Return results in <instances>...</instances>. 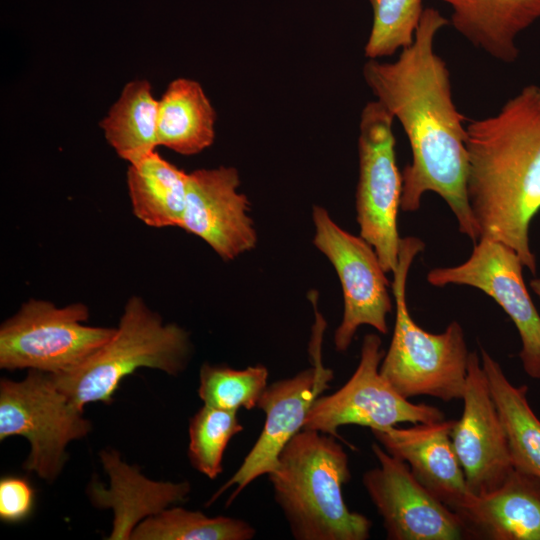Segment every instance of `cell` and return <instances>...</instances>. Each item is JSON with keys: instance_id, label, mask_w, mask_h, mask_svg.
Listing matches in <instances>:
<instances>
[{"instance_id": "cell-1", "label": "cell", "mask_w": 540, "mask_h": 540, "mask_svg": "<svg viewBox=\"0 0 540 540\" xmlns=\"http://www.w3.org/2000/svg\"><path fill=\"white\" fill-rule=\"evenodd\" d=\"M448 24L438 10L424 9L413 43L394 62L368 59L363 77L376 100L400 122L411 147L400 208L414 212L422 196L434 192L450 207L459 231L475 244L480 230L467 195V129L453 101L449 69L434 49L437 32Z\"/></svg>"}, {"instance_id": "cell-2", "label": "cell", "mask_w": 540, "mask_h": 540, "mask_svg": "<svg viewBox=\"0 0 540 540\" xmlns=\"http://www.w3.org/2000/svg\"><path fill=\"white\" fill-rule=\"evenodd\" d=\"M466 129L467 195L480 238L511 247L535 274L529 228L540 211V87H523Z\"/></svg>"}, {"instance_id": "cell-3", "label": "cell", "mask_w": 540, "mask_h": 540, "mask_svg": "<svg viewBox=\"0 0 540 540\" xmlns=\"http://www.w3.org/2000/svg\"><path fill=\"white\" fill-rule=\"evenodd\" d=\"M274 498L296 540H367L372 523L349 510L343 486L348 455L332 435L301 429L267 474Z\"/></svg>"}, {"instance_id": "cell-4", "label": "cell", "mask_w": 540, "mask_h": 540, "mask_svg": "<svg viewBox=\"0 0 540 540\" xmlns=\"http://www.w3.org/2000/svg\"><path fill=\"white\" fill-rule=\"evenodd\" d=\"M417 237L401 239L399 258L391 284L395 324L380 374L402 397L431 396L444 402L464 394L469 351L458 321L439 334L425 331L412 319L406 302V283L414 258L424 249Z\"/></svg>"}, {"instance_id": "cell-5", "label": "cell", "mask_w": 540, "mask_h": 540, "mask_svg": "<svg viewBox=\"0 0 540 540\" xmlns=\"http://www.w3.org/2000/svg\"><path fill=\"white\" fill-rule=\"evenodd\" d=\"M191 342L182 327L162 318L137 296L125 304L112 338L78 366L51 377L77 406L109 403L122 379L140 368L157 369L170 376L183 372Z\"/></svg>"}, {"instance_id": "cell-6", "label": "cell", "mask_w": 540, "mask_h": 540, "mask_svg": "<svg viewBox=\"0 0 540 540\" xmlns=\"http://www.w3.org/2000/svg\"><path fill=\"white\" fill-rule=\"evenodd\" d=\"M91 429L84 409L57 387L49 373L28 370L21 381L0 380V441L10 436L28 440L26 471L53 482L67 460V445Z\"/></svg>"}, {"instance_id": "cell-7", "label": "cell", "mask_w": 540, "mask_h": 540, "mask_svg": "<svg viewBox=\"0 0 540 540\" xmlns=\"http://www.w3.org/2000/svg\"><path fill=\"white\" fill-rule=\"evenodd\" d=\"M83 303L62 308L31 299L0 327V368L57 374L94 354L115 333L113 327L88 326Z\"/></svg>"}, {"instance_id": "cell-8", "label": "cell", "mask_w": 540, "mask_h": 540, "mask_svg": "<svg viewBox=\"0 0 540 540\" xmlns=\"http://www.w3.org/2000/svg\"><path fill=\"white\" fill-rule=\"evenodd\" d=\"M393 120L380 102L370 101L361 112L358 137L357 222L360 236L374 248L386 273L397 267L402 239L397 227L402 174L396 164Z\"/></svg>"}, {"instance_id": "cell-9", "label": "cell", "mask_w": 540, "mask_h": 540, "mask_svg": "<svg viewBox=\"0 0 540 540\" xmlns=\"http://www.w3.org/2000/svg\"><path fill=\"white\" fill-rule=\"evenodd\" d=\"M381 344L377 334L364 336L356 370L340 389L316 398L302 429L340 437L338 429L346 425L372 430L445 419L437 407L413 403L399 395L381 376L379 369L385 354Z\"/></svg>"}, {"instance_id": "cell-10", "label": "cell", "mask_w": 540, "mask_h": 540, "mask_svg": "<svg viewBox=\"0 0 540 540\" xmlns=\"http://www.w3.org/2000/svg\"><path fill=\"white\" fill-rule=\"evenodd\" d=\"M313 304L316 320L310 343L312 367L266 387L257 406L265 413L263 429L240 467L211 496L207 506L233 488L226 502V506H230L249 484L258 477L269 474L285 445L303 428L313 402L329 388L334 373L323 366L321 360V344L326 324L317 310V303Z\"/></svg>"}, {"instance_id": "cell-11", "label": "cell", "mask_w": 540, "mask_h": 540, "mask_svg": "<svg viewBox=\"0 0 540 540\" xmlns=\"http://www.w3.org/2000/svg\"><path fill=\"white\" fill-rule=\"evenodd\" d=\"M312 219L313 243L335 268L342 287L344 311L334 345L343 353L362 325L388 333L387 315L392 310L389 282L377 253L366 240L338 226L321 206L313 207Z\"/></svg>"}, {"instance_id": "cell-12", "label": "cell", "mask_w": 540, "mask_h": 540, "mask_svg": "<svg viewBox=\"0 0 540 540\" xmlns=\"http://www.w3.org/2000/svg\"><path fill=\"white\" fill-rule=\"evenodd\" d=\"M523 267L511 247L481 237L465 262L434 268L426 279L435 287L471 286L493 298L518 331L522 344L519 358L524 372L532 379H540V315L524 283Z\"/></svg>"}, {"instance_id": "cell-13", "label": "cell", "mask_w": 540, "mask_h": 540, "mask_svg": "<svg viewBox=\"0 0 540 540\" xmlns=\"http://www.w3.org/2000/svg\"><path fill=\"white\" fill-rule=\"evenodd\" d=\"M371 449L379 465L364 472L362 483L382 518L387 539L466 538L458 514L431 494L405 462L387 453L378 442Z\"/></svg>"}, {"instance_id": "cell-14", "label": "cell", "mask_w": 540, "mask_h": 540, "mask_svg": "<svg viewBox=\"0 0 540 540\" xmlns=\"http://www.w3.org/2000/svg\"><path fill=\"white\" fill-rule=\"evenodd\" d=\"M463 411L451 439L469 493L483 495L499 488L514 470L506 435L491 396L481 359L469 353Z\"/></svg>"}, {"instance_id": "cell-15", "label": "cell", "mask_w": 540, "mask_h": 540, "mask_svg": "<svg viewBox=\"0 0 540 540\" xmlns=\"http://www.w3.org/2000/svg\"><path fill=\"white\" fill-rule=\"evenodd\" d=\"M234 167L219 166L188 173L180 228L204 240L223 260L252 250L257 243L246 195L238 191Z\"/></svg>"}, {"instance_id": "cell-16", "label": "cell", "mask_w": 540, "mask_h": 540, "mask_svg": "<svg viewBox=\"0 0 540 540\" xmlns=\"http://www.w3.org/2000/svg\"><path fill=\"white\" fill-rule=\"evenodd\" d=\"M454 422L444 419L371 430L387 453L405 462L413 476L453 511L469 493L451 439Z\"/></svg>"}, {"instance_id": "cell-17", "label": "cell", "mask_w": 540, "mask_h": 540, "mask_svg": "<svg viewBox=\"0 0 540 540\" xmlns=\"http://www.w3.org/2000/svg\"><path fill=\"white\" fill-rule=\"evenodd\" d=\"M454 512L466 538L540 540V479L514 469L496 490L468 493Z\"/></svg>"}, {"instance_id": "cell-18", "label": "cell", "mask_w": 540, "mask_h": 540, "mask_svg": "<svg viewBox=\"0 0 540 540\" xmlns=\"http://www.w3.org/2000/svg\"><path fill=\"white\" fill-rule=\"evenodd\" d=\"M103 467L110 478L108 489L91 482L88 495L93 505L112 508L113 528L109 540H128L135 527L145 518L185 502L191 485L188 481H152L144 477L137 467L123 462L114 450L100 453Z\"/></svg>"}, {"instance_id": "cell-19", "label": "cell", "mask_w": 540, "mask_h": 540, "mask_svg": "<svg viewBox=\"0 0 540 540\" xmlns=\"http://www.w3.org/2000/svg\"><path fill=\"white\" fill-rule=\"evenodd\" d=\"M452 8L454 29L491 57L512 63L516 37L540 19V0H442Z\"/></svg>"}, {"instance_id": "cell-20", "label": "cell", "mask_w": 540, "mask_h": 540, "mask_svg": "<svg viewBox=\"0 0 540 540\" xmlns=\"http://www.w3.org/2000/svg\"><path fill=\"white\" fill-rule=\"evenodd\" d=\"M216 114L201 85L192 79L173 80L158 100L157 141L182 155H194L215 138Z\"/></svg>"}, {"instance_id": "cell-21", "label": "cell", "mask_w": 540, "mask_h": 540, "mask_svg": "<svg viewBox=\"0 0 540 540\" xmlns=\"http://www.w3.org/2000/svg\"><path fill=\"white\" fill-rule=\"evenodd\" d=\"M480 359L513 467L540 479V420L529 404L528 387L513 385L500 364L483 348Z\"/></svg>"}, {"instance_id": "cell-22", "label": "cell", "mask_w": 540, "mask_h": 540, "mask_svg": "<svg viewBox=\"0 0 540 540\" xmlns=\"http://www.w3.org/2000/svg\"><path fill=\"white\" fill-rule=\"evenodd\" d=\"M188 173L156 151L129 164L127 186L134 215L148 226H180Z\"/></svg>"}, {"instance_id": "cell-23", "label": "cell", "mask_w": 540, "mask_h": 540, "mask_svg": "<svg viewBox=\"0 0 540 540\" xmlns=\"http://www.w3.org/2000/svg\"><path fill=\"white\" fill-rule=\"evenodd\" d=\"M158 100L147 80L127 83L99 123L109 145L129 164L156 151Z\"/></svg>"}, {"instance_id": "cell-24", "label": "cell", "mask_w": 540, "mask_h": 540, "mask_svg": "<svg viewBox=\"0 0 540 540\" xmlns=\"http://www.w3.org/2000/svg\"><path fill=\"white\" fill-rule=\"evenodd\" d=\"M256 531L248 522L174 506L142 520L131 540H251Z\"/></svg>"}, {"instance_id": "cell-25", "label": "cell", "mask_w": 540, "mask_h": 540, "mask_svg": "<svg viewBox=\"0 0 540 540\" xmlns=\"http://www.w3.org/2000/svg\"><path fill=\"white\" fill-rule=\"evenodd\" d=\"M268 369L263 365L233 369L204 363L199 373L198 396L204 405L238 412L257 408L268 386Z\"/></svg>"}, {"instance_id": "cell-26", "label": "cell", "mask_w": 540, "mask_h": 540, "mask_svg": "<svg viewBox=\"0 0 540 540\" xmlns=\"http://www.w3.org/2000/svg\"><path fill=\"white\" fill-rule=\"evenodd\" d=\"M243 430L237 412L203 405L189 420L188 459L210 479L223 472V456L230 440Z\"/></svg>"}, {"instance_id": "cell-27", "label": "cell", "mask_w": 540, "mask_h": 540, "mask_svg": "<svg viewBox=\"0 0 540 540\" xmlns=\"http://www.w3.org/2000/svg\"><path fill=\"white\" fill-rule=\"evenodd\" d=\"M370 3L373 22L365 56L379 59L410 46L424 10L422 0H370Z\"/></svg>"}, {"instance_id": "cell-28", "label": "cell", "mask_w": 540, "mask_h": 540, "mask_svg": "<svg viewBox=\"0 0 540 540\" xmlns=\"http://www.w3.org/2000/svg\"><path fill=\"white\" fill-rule=\"evenodd\" d=\"M35 492L22 477H4L0 480V519L7 523L25 520L31 514Z\"/></svg>"}, {"instance_id": "cell-29", "label": "cell", "mask_w": 540, "mask_h": 540, "mask_svg": "<svg viewBox=\"0 0 540 540\" xmlns=\"http://www.w3.org/2000/svg\"><path fill=\"white\" fill-rule=\"evenodd\" d=\"M530 287L533 290V292L538 296L540 299V278H534L530 281Z\"/></svg>"}]
</instances>
